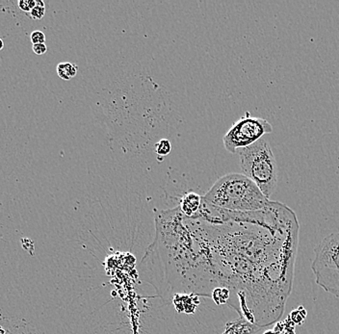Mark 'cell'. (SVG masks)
<instances>
[{
    "instance_id": "cell-1",
    "label": "cell",
    "mask_w": 339,
    "mask_h": 334,
    "mask_svg": "<svg viewBox=\"0 0 339 334\" xmlns=\"http://www.w3.org/2000/svg\"><path fill=\"white\" fill-rule=\"evenodd\" d=\"M258 223L213 226L202 221L220 288L241 319L261 328L277 322L292 290L299 222L286 205L270 201Z\"/></svg>"
},
{
    "instance_id": "cell-2",
    "label": "cell",
    "mask_w": 339,
    "mask_h": 334,
    "mask_svg": "<svg viewBox=\"0 0 339 334\" xmlns=\"http://www.w3.org/2000/svg\"><path fill=\"white\" fill-rule=\"evenodd\" d=\"M199 219L179 205L155 215V239L142 259L146 280L163 298L188 294L211 297L219 288L210 248Z\"/></svg>"
},
{
    "instance_id": "cell-3",
    "label": "cell",
    "mask_w": 339,
    "mask_h": 334,
    "mask_svg": "<svg viewBox=\"0 0 339 334\" xmlns=\"http://www.w3.org/2000/svg\"><path fill=\"white\" fill-rule=\"evenodd\" d=\"M202 198L213 206L238 212L262 210L270 202L254 181L236 173L220 177Z\"/></svg>"
},
{
    "instance_id": "cell-4",
    "label": "cell",
    "mask_w": 339,
    "mask_h": 334,
    "mask_svg": "<svg viewBox=\"0 0 339 334\" xmlns=\"http://www.w3.org/2000/svg\"><path fill=\"white\" fill-rule=\"evenodd\" d=\"M243 174L256 184L270 199L277 182V165L269 143L261 138L253 145L238 150Z\"/></svg>"
},
{
    "instance_id": "cell-5",
    "label": "cell",
    "mask_w": 339,
    "mask_h": 334,
    "mask_svg": "<svg viewBox=\"0 0 339 334\" xmlns=\"http://www.w3.org/2000/svg\"><path fill=\"white\" fill-rule=\"evenodd\" d=\"M311 269L318 285L339 298V232L331 233L314 248Z\"/></svg>"
},
{
    "instance_id": "cell-6",
    "label": "cell",
    "mask_w": 339,
    "mask_h": 334,
    "mask_svg": "<svg viewBox=\"0 0 339 334\" xmlns=\"http://www.w3.org/2000/svg\"><path fill=\"white\" fill-rule=\"evenodd\" d=\"M273 132L271 123L257 117H252L249 112L241 119L235 121L222 138L223 147L231 153L247 148L260 140L265 134Z\"/></svg>"
},
{
    "instance_id": "cell-7",
    "label": "cell",
    "mask_w": 339,
    "mask_h": 334,
    "mask_svg": "<svg viewBox=\"0 0 339 334\" xmlns=\"http://www.w3.org/2000/svg\"><path fill=\"white\" fill-rule=\"evenodd\" d=\"M202 203V195L193 191L182 194L180 197V211L186 218L197 219Z\"/></svg>"
},
{
    "instance_id": "cell-8",
    "label": "cell",
    "mask_w": 339,
    "mask_h": 334,
    "mask_svg": "<svg viewBox=\"0 0 339 334\" xmlns=\"http://www.w3.org/2000/svg\"><path fill=\"white\" fill-rule=\"evenodd\" d=\"M260 329L261 327L239 318L238 320L227 323L225 330L222 334H255Z\"/></svg>"
},
{
    "instance_id": "cell-9",
    "label": "cell",
    "mask_w": 339,
    "mask_h": 334,
    "mask_svg": "<svg viewBox=\"0 0 339 334\" xmlns=\"http://www.w3.org/2000/svg\"><path fill=\"white\" fill-rule=\"evenodd\" d=\"M56 71H57V75L61 79L68 81V80L73 79L77 75L78 66L70 62H62L57 65Z\"/></svg>"
},
{
    "instance_id": "cell-10",
    "label": "cell",
    "mask_w": 339,
    "mask_h": 334,
    "mask_svg": "<svg viewBox=\"0 0 339 334\" xmlns=\"http://www.w3.org/2000/svg\"><path fill=\"white\" fill-rule=\"evenodd\" d=\"M307 310L303 306H299L296 310H293L289 314V318L295 324H303L307 318Z\"/></svg>"
},
{
    "instance_id": "cell-11",
    "label": "cell",
    "mask_w": 339,
    "mask_h": 334,
    "mask_svg": "<svg viewBox=\"0 0 339 334\" xmlns=\"http://www.w3.org/2000/svg\"><path fill=\"white\" fill-rule=\"evenodd\" d=\"M172 151L171 142L167 139H161L155 144V152L159 156H167Z\"/></svg>"
},
{
    "instance_id": "cell-12",
    "label": "cell",
    "mask_w": 339,
    "mask_h": 334,
    "mask_svg": "<svg viewBox=\"0 0 339 334\" xmlns=\"http://www.w3.org/2000/svg\"><path fill=\"white\" fill-rule=\"evenodd\" d=\"M45 14V4L43 1L36 0V6L30 12L33 20H42Z\"/></svg>"
},
{
    "instance_id": "cell-13",
    "label": "cell",
    "mask_w": 339,
    "mask_h": 334,
    "mask_svg": "<svg viewBox=\"0 0 339 334\" xmlns=\"http://www.w3.org/2000/svg\"><path fill=\"white\" fill-rule=\"evenodd\" d=\"M30 41H31L32 44L44 43V42H45V35L42 31H40V30H35L30 35Z\"/></svg>"
},
{
    "instance_id": "cell-14",
    "label": "cell",
    "mask_w": 339,
    "mask_h": 334,
    "mask_svg": "<svg viewBox=\"0 0 339 334\" xmlns=\"http://www.w3.org/2000/svg\"><path fill=\"white\" fill-rule=\"evenodd\" d=\"M36 6V0H21L19 2V7L21 10L26 13H30Z\"/></svg>"
},
{
    "instance_id": "cell-15",
    "label": "cell",
    "mask_w": 339,
    "mask_h": 334,
    "mask_svg": "<svg viewBox=\"0 0 339 334\" xmlns=\"http://www.w3.org/2000/svg\"><path fill=\"white\" fill-rule=\"evenodd\" d=\"M32 49L34 53L37 55H43L47 51V46L45 43H39V44H33Z\"/></svg>"
},
{
    "instance_id": "cell-16",
    "label": "cell",
    "mask_w": 339,
    "mask_h": 334,
    "mask_svg": "<svg viewBox=\"0 0 339 334\" xmlns=\"http://www.w3.org/2000/svg\"><path fill=\"white\" fill-rule=\"evenodd\" d=\"M276 334H280L282 331H285V323H275V327L273 329Z\"/></svg>"
},
{
    "instance_id": "cell-17",
    "label": "cell",
    "mask_w": 339,
    "mask_h": 334,
    "mask_svg": "<svg viewBox=\"0 0 339 334\" xmlns=\"http://www.w3.org/2000/svg\"><path fill=\"white\" fill-rule=\"evenodd\" d=\"M285 334H296L295 328H285Z\"/></svg>"
},
{
    "instance_id": "cell-18",
    "label": "cell",
    "mask_w": 339,
    "mask_h": 334,
    "mask_svg": "<svg viewBox=\"0 0 339 334\" xmlns=\"http://www.w3.org/2000/svg\"><path fill=\"white\" fill-rule=\"evenodd\" d=\"M3 47H4V43H3L2 39H0V50H2Z\"/></svg>"
},
{
    "instance_id": "cell-19",
    "label": "cell",
    "mask_w": 339,
    "mask_h": 334,
    "mask_svg": "<svg viewBox=\"0 0 339 334\" xmlns=\"http://www.w3.org/2000/svg\"><path fill=\"white\" fill-rule=\"evenodd\" d=\"M264 334H276L274 330H267Z\"/></svg>"
},
{
    "instance_id": "cell-20",
    "label": "cell",
    "mask_w": 339,
    "mask_h": 334,
    "mask_svg": "<svg viewBox=\"0 0 339 334\" xmlns=\"http://www.w3.org/2000/svg\"><path fill=\"white\" fill-rule=\"evenodd\" d=\"M0 334H7L6 333V331H5V329L2 328L1 326H0Z\"/></svg>"
}]
</instances>
